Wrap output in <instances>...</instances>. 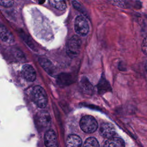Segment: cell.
<instances>
[{
    "label": "cell",
    "mask_w": 147,
    "mask_h": 147,
    "mask_svg": "<svg viewBox=\"0 0 147 147\" xmlns=\"http://www.w3.org/2000/svg\"><path fill=\"white\" fill-rule=\"evenodd\" d=\"M104 147H125V142L121 138L114 137L105 142Z\"/></svg>",
    "instance_id": "obj_10"
},
{
    "label": "cell",
    "mask_w": 147,
    "mask_h": 147,
    "mask_svg": "<svg viewBox=\"0 0 147 147\" xmlns=\"http://www.w3.org/2000/svg\"><path fill=\"white\" fill-rule=\"evenodd\" d=\"M49 2L52 6L60 10H65L67 7L66 2L64 1H49Z\"/></svg>",
    "instance_id": "obj_12"
},
{
    "label": "cell",
    "mask_w": 147,
    "mask_h": 147,
    "mask_svg": "<svg viewBox=\"0 0 147 147\" xmlns=\"http://www.w3.org/2000/svg\"><path fill=\"white\" fill-rule=\"evenodd\" d=\"M145 68L146 71L147 72V61H146V64H145Z\"/></svg>",
    "instance_id": "obj_16"
},
{
    "label": "cell",
    "mask_w": 147,
    "mask_h": 147,
    "mask_svg": "<svg viewBox=\"0 0 147 147\" xmlns=\"http://www.w3.org/2000/svg\"><path fill=\"white\" fill-rule=\"evenodd\" d=\"M75 30L79 35L84 36L87 34L89 31V25L87 20L82 16H78L74 24Z\"/></svg>",
    "instance_id": "obj_4"
},
{
    "label": "cell",
    "mask_w": 147,
    "mask_h": 147,
    "mask_svg": "<svg viewBox=\"0 0 147 147\" xmlns=\"http://www.w3.org/2000/svg\"><path fill=\"white\" fill-rule=\"evenodd\" d=\"M44 143L46 147H58L57 136L53 130H48L45 133Z\"/></svg>",
    "instance_id": "obj_6"
},
{
    "label": "cell",
    "mask_w": 147,
    "mask_h": 147,
    "mask_svg": "<svg viewBox=\"0 0 147 147\" xmlns=\"http://www.w3.org/2000/svg\"><path fill=\"white\" fill-rule=\"evenodd\" d=\"M81 129L86 133H92L98 128V123L94 117L91 115H84L80 121Z\"/></svg>",
    "instance_id": "obj_3"
},
{
    "label": "cell",
    "mask_w": 147,
    "mask_h": 147,
    "mask_svg": "<svg viewBox=\"0 0 147 147\" xmlns=\"http://www.w3.org/2000/svg\"><path fill=\"white\" fill-rule=\"evenodd\" d=\"M39 61L41 64V65H42V67L49 74L52 75L53 73L54 68L51 62H50L47 59H40Z\"/></svg>",
    "instance_id": "obj_11"
},
{
    "label": "cell",
    "mask_w": 147,
    "mask_h": 147,
    "mask_svg": "<svg viewBox=\"0 0 147 147\" xmlns=\"http://www.w3.org/2000/svg\"><path fill=\"white\" fill-rule=\"evenodd\" d=\"M82 41L78 36L75 35L71 37L68 41L66 45V52L68 55L71 57L78 56L80 51Z\"/></svg>",
    "instance_id": "obj_2"
},
{
    "label": "cell",
    "mask_w": 147,
    "mask_h": 147,
    "mask_svg": "<svg viewBox=\"0 0 147 147\" xmlns=\"http://www.w3.org/2000/svg\"><path fill=\"white\" fill-rule=\"evenodd\" d=\"M0 36L1 40L8 44H11L14 42V38L12 34L3 25L0 28Z\"/></svg>",
    "instance_id": "obj_9"
},
{
    "label": "cell",
    "mask_w": 147,
    "mask_h": 147,
    "mask_svg": "<svg viewBox=\"0 0 147 147\" xmlns=\"http://www.w3.org/2000/svg\"><path fill=\"white\" fill-rule=\"evenodd\" d=\"M141 49L143 53L147 56V37L145 38L142 41Z\"/></svg>",
    "instance_id": "obj_14"
},
{
    "label": "cell",
    "mask_w": 147,
    "mask_h": 147,
    "mask_svg": "<svg viewBox=\"0 0 147 147\" xmlns=\"http://www.w3.org/2000/svg\"><path fill=\"white\" fill-rule=\"evenodd\" d=\"M22 74L24 78L29 82H33L36 79V73L32 66L25 64L22 68Z\"/></svg>",
    "instance_id": "obj_7"
},
{
    "label": "cell",
    "mask_w": 147,
    "mask_h": 147,
    "mask_svg": "<svg viewBox=\"0 0 147 147\" xmlns=\"http://www.w3.org/2000/svg\"><path fill=\"white\" fill-rule=\"evenodd\" d=\"M83 147H99V144L95 138L89 137L84 142Z\"/></svg>",
    "instance_id": "obj_13"
},
{
    "label": "cell",
    "mask_w": 147,
    "mask_h": 147,
    "mask_svg": "<svg viewBox=\"0 0 147 147\" xmlns=\"http://www.w3.org/2000/svg\"><path fill=\"white\" fill-rule=\"evenodd\" d=\"M82 145L80 137L76 134L69 135L66 140V147H81Z\"/></svg>",
    "instance_id": "obj_8"
},
{
    "label": "cell",
    "mask_w": 147,
    "mask_h": 147,
    "mask_svg": "<svg viewBox=\"0 0 147 147\" xmlns=\"http://www.w3.org/2000/svg\"><path fill=\"white\" fill-rule=\"evenodd\" d=\"M14 3V2L13 1H1L0 4L1 6H5V7H10Z\"/></svg>",
    "instance_id": "obj_15"
},
{
    "label": "cell",
    "mask_w": 147,
    "mask_h": 147,
    "mask_svg": "<svg viewBox=\"0 0 147 147\" xmlns=\"http://www.w3.org/2000/svg\"><path fill=\"white\" fill-rule=\"evenodd\" d=\"M33 102L40 108H44L48 103V96L45 90L40 86H34L31 92Z\"/></svg>",
    "instance_id": "obj_1"
},
{
    "label": "cell",
    "mask_w": 147,
    "mask_h": 147,
    "mask_svg": "<svg viewBox=\"0 0 147 147\" xmlns=\"http://www.w3.org/2000/svg\"><path fill=\"white\" fill-rule=\"evenodd\" d=\"M99 133L100 135L106 138H111L114 137L115 134V129L114 126L110 123H103L99 129Z\"/></svg>",
    "instance_id": "obj_5"
}]
</instances>
